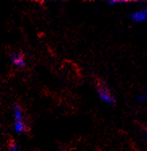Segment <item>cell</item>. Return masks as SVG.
Returning a JSON list of instances; mask_svg holds the SVG:
<instances>
[{"instance_id":"cell-1","label":"cell","mask_w":147,"mask_h":151,"mask_svg":"<svg viewBox=\"0 0 147 151\" xmlns=\"http://www.w3.org/2000/svg\"><path fill=\"white\" fill-rule=\"evenodd\" d=\"M97 93L102 101L106 102L108 105H114L115 103V99L109 91V89L103 85H99L97 87Z\"/></svg>"},{"instance_id":"cell-2","label":"cell","mask_w":147,"mask_h":151,"mask_svg":"<svg viewBox=\"0 0 147 151\" xmlns=\"http://www.w3.org/2000/svg\"><path fill=\"white\" fill-rule=\"evenodd\" d=\"M131 19L136 23H141L147 19V12L146 10L137 11L131 14Z\"/></svg>"},{"instance_id":"cell-3","label":"cell","mask_w":147,"mask_h":151,"mask_svg":"<svg viewBox=\"0 0 147 151\" xmlns=\"http://www.w3.org/2000/svg\"><path fill=\"white\" fill-rule=\"evenodd\" d=\"M12 62L16 67L23 68L25 65L24 56L21 53H15L12 55Z\"/></svg>"},{"instance_id":"cell-4","label":"cell","mask_w":147,"mask_h":151,"mask_svg":"<svg viewBox=\"0 0 147 151\" xmlns=\"http://www.w3.org/2000/svg\"><path fill=\"white\" fill-rule=\"evenodd\" d=\"M26 125L24 123V121H20V122H15V124H14V130L17 132L18 134H21L24 133L26 131Z\"/></svg>"},{"instance_id":"cell-5","label":"cell","mask_w":147,"mask_h":151,"mask_svg":"<svg viewBox=\"0 0 147 151\" xmlns=\"http://www.w3.org/2000/svg\"><path fill=\"white\" fill-rule=\"evenodd\" d=\"M14 118H15V122L24 121L23 112L19 106H16L14 107Z\"/></svg>"},{"instance_id":"cell-6","label":"cell","mask_w":147,"mask_h":151,"mask_svg":"<svg viewBox=\"0 0 147 151\" xmlns=\"http://www.w3.org/2000/svg\"><path fill=\"white\" fill-rule=\"evenodd\" d=\"M9 150L10 151H21L20 150V147L17 145L15 142L12 141L9 145Z\"/></svg>"},{"instance_id":"cell-7","label":"cell","mask_w":147,"mask_h":151,"mask_svg":"<svg viewBox=\"0 0 147 151\" xmlns=\"http://www.w3.org/2000/svg\"><path fill=\"white\" fill-rule=\"evenodd\" d=\"M147 99V96L146 94H141V95H140L138 98H137V102H144L146 101Z\"/></svg>"},{"instance_id":"cell-8","label":"cell","mask_w":147,"mask_h":151,"mask_svg":"<svg viewBox=\"0 0 147 151\" xmlns=\"http://www.w3.org/2000/svg\"><path fill=\"white\" fill-rule=\"evenodd\" d=\"M118 3V0H111V1H108V4L111 5V6H114V5H116Z\"/></svg>"},{"instance_id":"cell-9","label":"cell","mask_w":147,"mask_h":151,"mask_svg":"<svg viewBox=\"0 0 147 151\" xmlns=\"http://www.w3.org/2000/svg\"><path fill=\"white\" fill-rule=\"evenodd\" d=\"M59 151H66V150H59Z\"/></svg>"}]
</instances>
